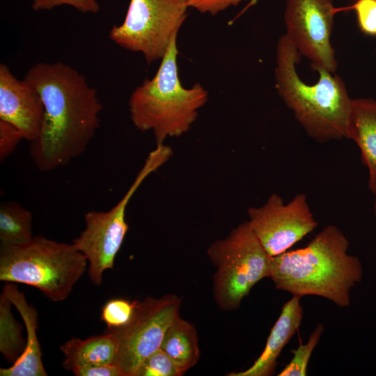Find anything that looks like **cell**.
<instances>
[{"instance_id":"6da1fadb","label":"cell","mask_w":376,"mask_h":376,"mask_svg":"<svg viewBox=\"0 0 376 376\" xmlns=\"http://www.w3.org/2000/svg\"><path fill=\"white\" fill-rule=\"evenodd\" d=\"M40 93L45 109L30 156L41 171L68 164L87 148L100 125L102 103L96 90L76 69L61 63H38L24 78Z\"/></svg>"},{"instance_id":"7a4b0ae2","label":"cell","mask_w":376,"mask_h":376,"mask_svg":"<svg viewBox=\"0 0 376 376\" xmlns=\"http://www.w3.org/2000/svg\"><path fill=\"white\" fill-rule=\"evenodd\" d=\"M349 245L337 226H327L306 246L271 257L269 278L292 295L319 296L347 307L351 289L363 278L362 264L347 253Z\"/></svg>"},{"instance_id":"3957f363","label":"cell","mask_w":376,"mask_h":376,"mask_svg":"<svg viewBox=\"0 0 376 376\" xmlns=\"http://www.w3.org/2000/svg\"><path fill=\"white\" fill-rule=\"evenodd\" d=\"M301 54L284 34L276 44L275 87L278 94L308 135L320 143L348 139L353 99L343 79L324 68L311 64L319 73L314 84L299 77Z\"/></svg>"},{"instance_id":"277c9868","label":"cell","mask_w":376,"mask_h":376,"mask_svg":"<svg viewBox=\"0 0 376 376\" xmlns=\"http://www.w3.org/2000/svg\"><path fill=\"white\" fill-rule=\"evenodd\" d=\"M178 54L175 36L155 76L137 86L128 102L133 125L141 132H152L156 145L187 133L196 121L198 110L208 100V92L201 84L190 88L182 86L178 73Z\"/></svg>"},{"instance_id":"5b68a950","label":"cell","mask_w":376,"mask_h":376,"mask_svg":"<svg viewBox=\"0 0 376 376\" xmlns=\"http://www.w3.org/2000/svg\"><path fill=\"white\" fill-rule=\"evenodd\" d=\"M87 265L72 243L42 235L21 245L0 244V281L33 286L54 302L70 296Z\"/></svg>"},{"instance_id":"8992f818","label":"cell","mask_w":376,"mask_h":376,"mask_svg":"<svg viewBox=\"0 0 376 376\" xmlns=\"http://www.w3.org/2000/svg\"><path fill=\"white\" fill-rule=\"evenodd\" d=\"M217 267L214 296L220 308L233 310L259 281L270 276L271 256L251 230L248 220L207 251Z\"/></svg>"},{"instance_id":"52a82bcc","label":"cell","mask_w":376,"mask_h":376,"mask_svg":"<svg viewBox=\"0 0 376 376\" xmlns=\"http://www.w3.org/2000/svg\"><path fill=\"white\" fill-rule=\"evenodd\" d=\"M172 155L169 146L157 145L123 198L111 209L85 214L84 229L73 239L72 244L87 260L88 276L94 285H100L104 272L113 267L115 258L128 230L125 214L130 201L143 181L166 163Z\"/></svg>"},{"instance_id":"ba28073f","label":"cell","mask_w":376,"mask_h":376,"mask_svg":"<svg viewBox=\"0 0 376 376\" xmlns=\"http://www.w3.org/2000/svg\"><path fill=\"white\" fill-rule=\"evenodd\" d=\"M187 0H130L124 21L109 37L120 47L161 60L188 15Z\"/></svg>"},{"instance_id":"9c48e42d","label":"cell","mask_w":376,"mask_h":376,"mask_svg":"<svg viewBox=\"0 0 376 376\" xmlns=\"http://www.w3.org/2000/svg\"><path fill=\"white\" fill-rule=\"evenodd\" d=\"M180 305L181 299L175 295L148 297L136 301L127 323L118 328H107L117 341L114 363L125 376H134L140 364L160 348L167 329L179 315Z\"/></svg>"},{"instance_id":"30bf717a","label":"cell","mask_w":376,"mask_h":376,"mask_svg":"<svg viewBox=\"0 0 376 376\" xmlns=\"http://www.w3.org/2000/svg\"><path fill=\"white\" fill-rule=\"evenodd\" d=\"M247 212L251 230L271 257L287 251L318 226L304 194L288 203L272 194L262 206Z\"/></svg>"},{"instance_id":"8fae6325","label":"cell","mask_w":376,"mask_h":376,"mask_svg":"<svg viewBox=\"0 0 376 376\" xmlns=\"http://www.w3.org/2000/svg\"><path fill=\"white\" fill-rule=\"evenodd\" d=\"M335 12L332 0H287L284 14L285 34L299 54L332 73L338 67L330 40Z\"/></svg>"},{"instance_id":"7c38bea8","label":"cell","mask_w":376,"mask_h":376,"mask_svg":"<svg viewBox=\"0 0 376 376\" xmlns=\"http://www.w3.org/2000/svg\"><path fill=\"white\" fill-rule=\"evenodd\" d=\"M44 114L38 91L24 79H17L7 65L1 63L0 120L15 126L24 139L31 142L40 134Z\"/></svg>"},{"instance_id":"4fadbf2b","label":"cell","mask_w":376,"mask_h":376,"mask_svg":"<svg viewBox=\"0 0 376 376\" xmlns=\"http://www.w3.org/2000/svg\"><path fill=\"white\" fill-rule=\"evenodd\" d=\"M2 293L19 312L26 327V340L23 352L9 368H0L1 376H47L37 336L38 312L29 304L24 294L15 283L4 285Z\"/></svg>"},{"instance_id":"5bb4252c","label":"cell","mask_w":376,"mask_h":376,"mask_svg":"<svg viewBox=\"0 0 376 376\" xmlns=\"http://www.w3.org/2000/svg\"><path fill=\"white\" fill-rule=\"evenodd\" d=\"M300 297L292 295L282 307L281 314L271 329L265 347L248 369L230 373L228 376H270L274 375L277 359L283 348L290 341L301 325L303 309Z\"/></svg>"},{"instance_id":"9a60e30c","label":"cell","mask_w":376,"mask_h":376,"mask_svg":"<svg viewBox=\"0 0 376 376\" xmlns=\"http://www.w3.org/2000/svg\"><path fill=\"white\" fill-rule=\"evenodd\" d=\"M348 139L359 146L361 160L368 170V187L376 194V101L353 99L349 120Z\"/></svg>"},{"instance_id":"2e32d148","label":"cell","mask_w":376,"mask_h":376,"mask_svg":"<svg viewBox=\"0 0 376 376\" xmlns=\"http://www.w3.org/2000/svg\"><path fill=\"white\" fill-rule=\"evenodd\" d=\"M63 354V366L68 370L94 363H114L117 341L116 336L106 331L100 336L82 340L73 338L60 346Z\"/></svg>"},{"instance_id":"e0dca14e","label":"cell","mask_w":376,"mask_h":376,"mask_svg":"<svg viewBox=\"0 0 376 376\" xmlns=\"http://www.w3.org/2000/svg\"><path fill=\"white\" fill-rule=\"evenodd\" d=\"M160 349L185 373L197 363L200 356L195 327L179 315L167 329Z\"/></svg>"},{"instance_id":"ac0fdd59","label":"cell","mask_w":376,"mask_h":376,"mask_svg":"<svg viewBox=\"0 0 376 376\" xmlns=\"http://www.w3.org/2000/svg\"><path fill=\"white\" fill-rule=\"evenodd\" d=\"M31 212L15 201L0 205V242L3 245H21L33 236Z\"/></svg>"},{"instance_id":"d6986e66","label":"cell","mask_w":376,"mask_h":376,"mask_svg":"<svg viewBox=\"0 0 376 376\" xmlns=\"http://www.w3.org/2000/svg\"><path fill=\"white\" fill-rule=\"evenodd\" d=\"M10 301L3 294L0 296V351L10 361H15L23 352L26 340L22 327L13 317Z\"/></svg>"},{"instance_id":"ffe728a7","label":"cell","mask_w":376,"mask_h":376,"mask_svg":"<svg viewBox=\"0 0 376 376\" xmlns=\"http://www.w3.org/2000/svg\"><path fill=\"white\" fill-rule=\"evenodd\" d=\"M324 327L319 323L309 336L306 344L300 343L299 347L292 350L293 357L279 376H305L307 375V366L311 354L318 343Z\"/></svg>"},{"instance_id":"44dd1931","label":"cell","mask_w":376,"mask_h":376,"mask_svg":"<svg viewBox=\"0 0 376 376\" xmlns=\"http://www.w3.org/2000/svg\"><path fill=\"white\" fill-rule=\"evenodd\" d=\"M184 373L175 361L159 348L140 364L134 376H180Z\"/></svg>"},{"instance_id":"7402d4cb","label":"cell","mask_w":376,"mask_h":376,"mask_svg":"<svg viewBox=\"0 0 376 376\" xmlns=\"http://www.w3.org/2000/svg\"><path fill=\"white\" fill-rule=\"evenodd\" d=\"M136 301L130 302L123 299H113L102 307L101 319L108 329H114L127 323L134 313Z\"/></svg>"},{"instance_id":"603a6c76","label":"cell","mask_w":376,"mask_h":376,"mask_svg":"<svg viewBox=\"0 0 376 376\" xmlns=\"http://www.w3.org/2000/svg\"><path fill=\"white\" fill-rule=\"evenodd\" d=\"M62 5L70 6L83 13H97L100 5L97 0H32L36 11L49 10Z\"/></svg>"},{"instance_id":"cb8c5ba5","label":"cell","mask_w":376,"mask_h":376,"mask_svg":"<svg viewBox=\"0 0 376 376\" xmlns=\"http://www.w3.org/2000/svg\"><path fill=\"white\" fill-rule=\"evenodd\" d=\"M24 139L20 130L13 125L0 120V162H3Z\"/></svg>"},{"instance_id":"d4e9b609","label":"cell","mask_w":376,"mask_h":376,"mask_svg":"<svg viewBox=\"0 0 376 376\" xmlns=\"http://www.w3.org/2000/svg\"><path fill=\"white\" fill-rule=\"evenodd\" d=\"M361 30L369 35H376V1L358 0L354 6Z\"/></svg>"},{"instance_id":"484cf974","label":"cell","mask_w":376,"mask_h":376,"mask_svg":"<svg viewBox=\"0 0 376 376\" xmlns=\"http://www.w3.org/2000/svg\"><path fill=\"white\" fill-rule=\"evenodd\" d=\"M76 376H125L115 363H94L77 368L72 371Z\"/></svg>"},{"instance_id":"4316f807","label":"cell","mask_w":376,"mask_h":376,"mask_svg":"<svg viewBox=\"0 0 376 376\" xmlns=\"http://www.w3.org/2000/svg\"><path fill=\"white\" fill-rule=\"evenodd\" d=\"M246 0H187L189 8L201 13L215 15L230 6H235Z\"/></svg>"},{"instance_id":"83f0119b","label":"cell","mask_w":376,"mask_h":376,"mask_svg":"<svg viewBox=\"0 0 376 376\" xmlns=\"http://www.w3.org/2000/svg\"><path fill=\"white\" fill-rule=\"evenodd\" d=\"M374 210H375V216H376V194H375V203H374Z\"/></svg>"},{"instance_id":"f1b7e54d","label":"cell","mask_w":376,"mask_h":376,"mask_svg":"<svg viewBox=\"0 0 376 376\" xmlns=\"http://www.w3.org/2000/svg\"><path fill=\"white\" fill-rule=\"evenodd\" d=\"M376 1V0H375Z\"/></svg>"}]
</instances>
